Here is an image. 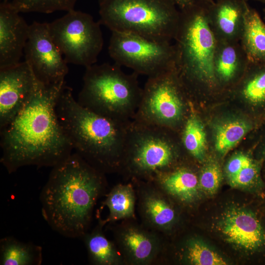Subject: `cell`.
I'll list each match as a JSON object with an SVG mask.
<instances>
[{
    "mask_svg": "<svg viewBox=\"0 0 265 265\" xmlns=\"http://www.w3.org/2000/svg\"><path fill=\"white\" fill-rule=\"evenodd\" d=\"M65 83L38 80L28 102L0 129V162L9 173L27 165L53 167L72 153L56 110Z\"/></svg>",
    "mask_w": 265,
    "mask_h": 265,
    "instance_id": "1",
    "label": "cell"
},
{
    "mask_svg": "<svg viewBox=\"0 0 265 265\" xmlns=\"http://www.w3.org/2000/svg\"><path fill=\"white\" fill-rule=\"evenodd\" d=\"M104 186L102 173L72 153L53 167L41 192L44 219L63 236L82 237Z\"/></svg>",
    "mask_w": 265,
    "mask_h": 265,
    "instance_id": "2",
    "label": "cell"
},
{
    "mask_svg": "<svg viewBox=\"0 0 265 265\" xmlns=\"http://www.w3.org/2000/svg\"><path fill=\"white\" fill-rule=\"evenodd\" d=\"M56 110L76 153L102 173L121 168L132 121H115L83 107L66 83L58 97Z\"/></svg>",
    "mask_w": 265,
    "mask_h": 265,
    "instance_id": "3",
    "label": "cell"
},
{
    "mask_svg": "<svg viewBox=\"0 0 265 265\" xmlns=\"http://www.w3.org/2000/svg\"><path fill=\"white\" fill-rule=\"evenodd\" d=\"M209 0H195L180 10L175 37V70L186 93L197 86L216 88L214 56L217 41L209 26Z\"/></svg>",
    "mask_w": 265,
    "mask_h": 265,
    "instance_id": "4",
    "label": "cell"
},
{
    "mask_svg": "<svg viewBox=\"0 0 265 265\" xmlns=\"http://www.w3.org/2000/svg\"><path fill=\"white\" fill-rule=\"evenodd\" d=\"M138 75L128 74L114 64H94L85 68L78 102L107 118L129 122L134 118L143 88Z\"/></svg>",
    "mask_w": 265,
    "mask_h": 265,
    "instance_id": "5",
    "label": "cell"
},
{
    "mask_svg": "<svg viewBox=\"0 0 265 265\" xmlns=\"http://www.w3.org/2000/svg\"><path fill=\"white\" fill-rule=\"evenodd\" d=\"M100 24L112 31L171 42L176 35L180 10L174 0H99Z\"/></svg>",
    "mask_w": 265,
    "mask_h": 265,
    "instance_id": "6",
    "label": "cell"
},
{
    "mask_svg": "<svg viewBox=\"0 0 265 265\" xmlns=\"http://www.w3.org/2000/svg\"><path fill=\"white\" fill-rule=\"evenodd\" d=\"M171 132L132 120L128 128L121 168L131 176L151 179L169 170L177 150Z\"/></svg>",
    "mask_w": 265,
    "mask_h": 265,
    "instance_id": "7",
    "label": "cell"
},
{
    "mask_svg": "<svg viewBox=\"0 0 265 265\" xmlns=\"http://www.w3.org/2000/svg\"><path fill=\"white\" fill-rule=\"evenodd\" d=\"M186 93L175 69L148 78L133 121L173 130L183 125Z\"/></svg>",
    "mask_w": 265,
    "mask_h": 265,
    "instance_id": "8",
    "label": "cell"
},
{
    "mask_svg": "<svg viewBox=\"0 0 265 265\" xmlns=\"http://www.w3.org/2000/svg\"><path fill=\"white\" fill-rule=\"evenodd\" d=\"M50 34L67 63L86 67L96 64L104 45L100 23L75 9L48 23Z\"/></svg>",
    "mask_w": 265,
    "mask_h": 265,
    "instance_id": "9",
    "label": "cell"
},
{
    "mask_svg": "<svg viewBox=\"0 0 265 265\" xmlns=\"http://www.w3.org/2000/svg\"><path fill=\"white\" fill-rule=\"evenodd\" d=\"M108 50L115 64L148 78L175 69V48L171 42L156 41L131 33L112 31Z\"/></svg>",
    "mask_w": 265,
    "mask_h": 265,
    "instance_id": "10",
    "label": "cell"
},
{
    "mask_svg": "<svg viewBox=\"0 0 265 265\" xmlns=\"http://www.w3.org/2000/svg\"><path fill=\"white\" fill-rule=\"evenodd\" d=\"M24 54L40 82L48 84L65 81L68 63L50 34L48 23L34 22L29 25Z\"/></svg>",
    "mask_w": 265,
    "mask_h": 265,
    "instance_id": "11",
    "label": "cell"
},
{
    "mask_svg": "<svg viewBox=\"0 0 265 265\" xmlns=\"http://www.w3.org/2000/svg\"><path fill=\"white\" fill-rule=\"evenodd\" d=\"M38 81L26 61L0 69V129L11 122L28 102Z\"/></svg>",
    "mask_w": 265,
    "mask_h": 265,
    "instance_id": "12",
    "label": "cell"
},
{
    "mask_svg": "<svg viewBox=\"0 0 265 265\" xmlns=\"http://www.w3.org/2000/svg\"><path fill=\"white\" fill-rule=\"evenodd\" d=\"M10 2L0 4V69L20 62L28 37L29 25Z\"/></svg>",
    "mask_w": 265,
    "mask_h": 265,
    "instance_id": "13",
    "label": "cell"
},
{
    "mask_svg": "<svg viewBox=\"0 0 265 265\" xmlns=\"http://www.w3.org/2000/svg\"><path fill=\"white\" fill-rule=\"evenodd\" d=\"M246 0H210L207 18L216 41L240 42Z\"/></svg>",
    "mask_w": 265,
    "mask_h": 265,
    "instance_id": "14",
    "label": "cell"
},
{
    "mask_svg": "<svg viewBox=\"0 0 265 265\" xmlns=\"http://www.w3.org/2000/svg\"><path fill=\"white\" fill-rule=\"evenodd\" d=\"M220 229L227 241L246 250L258 249L265 241V232L259 221L245 210L229 211L221 221Z\"/></svg>",
    "mask_w": 265,
    "mask_h": 265,
    "instance_id": "15",
    "label": "cell"
},
{
    "mask_svg": "<svg viewBox=\"0 0 265 265\" xmlns=\"http://www.w3.org/2000/svg\"><path fill=\"white\" fill-rule=\"evenodd\" d=\"M249 59L240 42L217 41L214 66L217 85L229 84L245 72Z\"/></svg>",
    "mask_w": 265,
    "mask_h": 265,
    "instance_id": "16",
    "label": "cell"
},
{
    "mask_svg": "<svg viewBox=\"0 0 265 265\" xmlns=\"http://www.w3.org/2000/svg\"><path fill=\"white\" fill-rule=\"evenodd\" d=\"M118 239L127 258L135 264L150 263L159 251V244L156 238L136 227L125 228L119 234Z\"/></svg>",
    "mask_w": 265,
    "mask_h": 265,
    "instance_id": "17",
    "label": "cell"
},
{
    "mask_svg": "<svg viewBox=\"0 0 265 265\" xmlns=\"http://www.w3.org/2000/svg\"><path fill=\"white\" fill-rule=\"evenodd\" d=\"M240 43L249 61L265 63V25L248 3Z\"/></svg>",
    "mask_w": 265,
    "mask_h": 265,
    "instance_id": "18",
    "label": "cell"
},
{
    "mask_svg": "<svg viewBox=\"0 0 265 265\" xmlns=\"http://www.w3.org/2000/svg\"><path fill=\"white\" fill-rule=\"evenodd\" d=\"M153 179L169 194L186 203L194 200L200 187L196 175L186 167L160 173Z\"/></svg>",
    "mask_w": 265,
    "mask_h": 265,
    "instance_id": "19",
    "label": "cell"
},
{
    "mask_svg": "<svg viewBox=\"0 0 265 265\" xmlns=\"http://www.w3.org/2000/svg\"><path fill=\"white\" fill-rule=\"evenodd\" d=\"M42 260V248L40 246L22 242L12 237L0 240L1 265H40Z\"/></svg>",
    "mask_w": 265,
    "mask_h": 265,
    "instance_id": "20",
    "label": "cell"
},
{
    "mask_svg": "<svg viewBox=\"0 0 265 265\" xmlns=\"http://www.w3.org/2000/svg\"><path fill=\"white\" fill-rule=\"evenodd\" d=\"M82 238L92 264L113 265L120 263L121 258L116 248L99 228L90 233H86Z\"/></svg>",
    "mask_w": 265,
    "mask_h": 265,
    "instance_id": "21",
    "label": "cell"
},
{
    "mask_svg": "<svg viewBox=\"0 0 265 265\" xmlns=\"http://www.w3.org/2000/svg\"><path fill=\"white\" fill-rule=\"evenodd\" d=\"M109 211L106 221H113L134 215L135 196L130 185H118L109 192L104 202Z\"/></svg>",
    "mask_w": 265,
    "mask_h": 265,
    "instance_id": "22",
    "label": "cell"
},
{
    "mask_svg": "<svg viewBox=\"0 0 265 265\" xmlns=\"http://www.w3.org/2000/svg\"><path fill=\"white\" fill-rule=\"evenodd\" d=\"M182 125L181 145L186 151L199 160L204 157L206 139L202 124L195 112L191 109Z\"/></svg>",
    "mask_w": 265,
    "mask_h": 265,
    "instance_id": "23",
    "label": "cell"
},
{
    "mask_svg": "<svg viewBox=\"0 0 265 265\" xmlns=\"http://www.w3.org/2000/svg\"><path fill=\"white\" fill-rule=\"evenodd\" d=\"M142 208L148 221L159 230L168 228L175 219L174 209L159 193L147 194L143 200Z\"/></svg>",
    "mask_w": 265,
    "mask_h": 265,
    "instance_id": "24",
    "label": "cell"
},
{
    "mask_svg": "<svg viewBox=\"0 0 265 265\" xmlns=\"http://www.w3.org/2000/svg\"><path fill=\"white\" fill-rule=\"evenodd\" d=\"M249 130L248 125L241 120H232L222 123L216 127L215 148L225 154L237 145Z\"/></svg>",
    "mask_w": 265,
    "mask_h": 265,
    "instance_id": "25",
    "label": "cell"
},
{
    "mask_svg": "<svg viewBox=\"0 0 265 265\" xmlns=\"http://www.w3.org/2000/svg\"><path fill=\"white\" fill-rule=\"evenodd\" d=\"M78 0H12V6L20 12L51 13L74 9Z\"/></svg>",
    "mask_w": 265,
    "mask_h": 265,
    "instance_id": "26",
    "label": "cell"
},
{
    "mask_svg": "<svg viewBox=\"0 0 265 265\" xmlns=\"http://www.w3.org/2000/svg\"><path fill=\"white\" fill-rule=\"evenodd\" d=\"M186 258L192 265H227L226 262L219 254L198 240H193L188 242Z\"/></svg>",
    "mask_w": 265,
    "mask_h": 265,
    "instance_id": "27",
    "label": "cell"
},
{
    "mask_svg": "<svg viewBox=\"0 0 265 265\" xmlns=\"http://www.w3.org/2000/svg\"><path fill=\"white\" fill-rule=\"evenodd\" d=\"M245 99L253 103L265 101V68L246 79L240 89Z\"/></svg>",
    "mask_w": 265,
    "mask_h": 265,
    "instance_id": "28",
    "label": "cell"
},
{
    "mask_svg": "<svg viewBox=\"0 0 265 265\" xmlns=\"http://www.w3.org/2000/svg\"><path fill=\"white\" fill-rule=\"evenodd\" d=\"M221 179V171L218 164L215 162H210L201 171L199 187L205 193L212 195L217 191Z\"/></svg>",
    "mask_w": 265,
    "mask_h": 265,
    "instance_id": "29",
    "label": "cell"
},
{
    "mask_svg": "<svg viewBox=\"0 0 265 265\" xmlns=\"http://www.w3.org/2000/svg\"><path fill=\"white\" fill-rule=\"evenodd\" d=\"M257 174V167L256 164L252 161L229 180L230 185L233 186H247L251 185L255 181Z\"/></svg>",
    "mask_w": 265,
    "mask_h": 265,
    "instance_id": "30",
    "label": "cell"
},
{
    "mask_svg": "<svg viewBox=\"0 0 265 265\" xmlns=\"http://www.w3.org/2000/svg\"><path fill=\"white\" fill-rule=\"evenodd\" d=\"M252 160L243 154H239L234 156L228 162L226 173L228 179L235 176L244 167L249 164Z\"/></svg>",
    "mask_w": 265,
    "mask_h": 265,
    "instance_id": "31",
    "label": "cell"
},
{
    "mask_svg": "<svg viewBox=\"0 0 265 265\" xmlns=\"http://www.w3.org/2000/svg\"><path fill=\"white\" fill-rule=\"evenodd\" d=\"M180 10L185 9L192 5L195 0H174Z\"/></svg>",
    "mask_w": 265,
    "mask_h": 265,
    "instance_id": "32",
    "label": "cell"
},
{
    "mask_svg": "<svg viewBox=\"0 0 265 265\" xmlns=\"http://www.w3.org/2000/svg\"><path fill=\"white\" fill-rule=\"evenodd\" d=\"M8 0H0V2L1 1H7Z\"/></svg>",
    "mask_w": 265,
    "mask_h": 265,
    "instance_id": "33",
    "label": "cell"
},
{
    "mask_svg": "<svg viewBox=\"0 0 265 265\" xmlns=\"http://www.w3.org/2000/svg\"><path fill=\"white\" fill-rule=\"evenodd\" d=\"M258 0L262 1H265V0Z\"/></svg>",
    "mask_w": 265,
    "mask_h": 265,
    "instance_id": "34",
    "label": "cell"
}]
</instances>
